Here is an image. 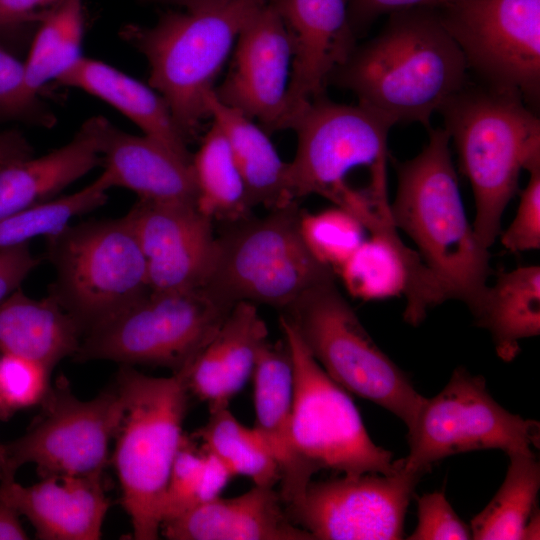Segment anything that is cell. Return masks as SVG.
<instances>
[{
  "mask_svg": "<svg viewBox=\"0 0 540 540\" xmlns=\"http://www.w3.org/2000/svg\"><path fill=\"white\" fill-rule=\"evenodd\" d=\"M468 66L438 15L393 13L373 39L356 45L329 83L399 122L431 128L435 112L467 85Z\"/></svg>",
  "mask_w": 540,
  "mask_h": 540,
  "instance_id": "cell-1",
  "label": "cell"
},
{
  "mask_svg": "<svg viewBox=\"0 0 540 540\" xmlns=\"http://www.w3.org/2000/svg\"><path fill=\"white\" fill-rule=\"evenodd\" d=\"M428 132V143L418 155L395 163L391 218L416 245L441 302L458 300L472 312L492 273L490 253L467 218L447 131Z\"/></svg>",
  "mask_w": 540,
  "mask_h": 540,
  "instance_id": "cell-2",
  "label": "cell"
},
{
  "mask_svg": "<svg viewBox=\"0 0 540 540\" xmlns=\"http://www.w3.org/2000/svg\"><path fill=\"white\" fill-rule=\"evenodd\" d=\"M439 112L471 185L473 229L489 249L502 231L507 205L519 191L521 171L540 167V120L521 95L489 85H466Z\"/></svg>",
  "mask_w": 540,
  "mask_h": 540,
  "instance_id": "cell-3",
  "label": "cell"
},
{
  "mask_svg": "<svg viewBox=\"0 0 540 540\" xmlns=\"http://www.w3.org/2000/svg\"><path fill=\"white\" fill-rule=\"evenodd\" d=\"M271 0H225L168 12L150 27L129 25L123 39L148 61L149 85L167 103L187 141L209 117L206 97L247 22Z\"/></svg>",
  "mask_w": 540,
  "mask_h": 540,
  "instance_id": "cell-4",
  "label": "cell"
},
{
  "mask_svg": "<svg viewBox=\"0 0 540 540\" xmlns=\"http://www.w3.org/2000/svg\"><path fill=\"white\" fill-rule=\"evenodd\" d=\"M189 368L154 377L123 365L116 378L125 409L113 463L136 540H156L161 532L164 493L184 436Z\"/></svg>",
  "mask_w": 540,
  "mask_h": 540,
  "instance_id": "cell-5",
  "label": "cell"
},
{
  "mask_svg": "<svg viewBox=\"0 0 540 540\" xmlns=\"http://www.w3.org/2000/svg\"><path fill=\"white\" fill-rule=\"evenodd\" d=\"M395 122L362 104L333 102L324 95L313 99L294 117L297 151L288 163V190L292 201L320 195L352 215L370 213L366 199L349 182L363 169L387 181L388 135Z\"/></svg>",
  "mask_w": 540,
  "mask_h": 540,
  "instance_id": "cell-6",
  "label": "cell"
},
{
  "mask_svg": "<svg viewBox=\"0 0 540 540\" xmlns=\"http://www.w3.org/2000/svg\"><path fill=\"white\" fill-rule=\"evenodd\" d=\"M281 316L332 380L412 426L424 397L374 342L335 277L305 291Z\"/></svg>",
  "mask_w": 540,
  "mask_h": 540,
  "instance_id": "cell-7",
  "label": "cell"
},
{
  "mask_svg": "<svg viewBox=\"0 0 540 540\" xmlns=\"http://www.w3.org/2000/svg\"><path fill=\"white\" fill-rule=\"evenodd\" d=\"M49 287L83 331L109 322L151 292L144 255L128 219L92 220L47 237Z\"/></svg>",
  "mask_w": 540,
  "mask_h": 540,
  "instance_id": "cell-8",
  "label": "cell"
},
{
  "mask_svg": "<svg viewBox=\"0 0 540 540\" xmlns=\"http://www.w3.org/2000/svg\"><path fill=\"white\" fill-rule=\"evenodd\" d=\"M296 202L263 218L231 222L216 237V252L204 287L234 305L245 301L285 309L311 287L335 277L306 246Z\"/></svg>",
  "mask_w": 540,
  "mask_h": 540,
  "instance_id": "cell-9",
  "label": "cell"
},
{
  "mask_svg": "<svg viewBox=\"0 0 540 540\" xmlns=\"http://www.w3.org/2000/svg\"><path fill=\"white\" fill-rule=\"evenodd\" d=\"M233 305L205 287L151 291L82 338L74 358L188 369Z\"/></svg>",
  "mask_w": 540,
  "mask_h": 540,
  "instance_id": "cell-10",
  "label": "cell"
},
{
  "mask_svg": "<svg viewBox=\"0 0 540 540\" xmlns=\"http://www.w3.org/2000/svg\"><path fill=\"white\" fill-rule=\"evenodd\" d=\"M293 369L292 436L300 458L316 473L391 475L403 465L376 445L349 393L309 353L293 326L280 315Z\"/></svg>",
  "mask_w": 540,
  "mask_h": 540,
  "instance_id": "cell-11",
  "label": "cell"
},
{
  "mask_svg": "<svg viewBox=\"0 0 540 540\" xmlns=\"http://www.w3.org/2000/svg\"><path fill=\"white\" fill-rule=\"evenodd\" d=\"M408 430L403 468L424 475L438 461L463 452L499 449L508 456L534 454L540 425L503 408L482 376L457 367L447 385L424 401Z\"/></svg>",
  "mask_w": 540,
  "mask_h": 540,
  "instance_id": "cell-12",
  "label": "cell"
},
{
  "mask_svg": "<svg viewBox=\"0 0 540 540\" xmlns=\"http://www.w3.org/2000/svg\"><path fill=\"white\" fill-rule=\"evenodd\" d=\"M41 404L42 412L29 430L3 444L1 478L15 477L25 464H34L42 478L103 471L125 409L117 386L81 400L67 380L59 378Z\"/></svg>",
  "mask_w": 540,
  "mask_h": 540,
  "instance_id": "cell-13",
  "label": "cell"
},
{
  "mask_svg": "<svg viewBox=\"0 0 540 540\" xmlns=\"http://www.w3.org/2000/svg\"><path fill=\"white\" fill-rule=\"evenodd\" d=\"M486 83L536 105L540 95V0H454L439 16Z\"/></svg>",
  "mask_w": 540,
  "mask_h": 540,
  "instance_id": "cell-14",
  "label": "cell"
},
{
  "mask_svg": "<svg viewBox=\"0 0 540 540\" xmlns=\"http://www.w3.org/2000/svg\"><path fill=\"white\" fill-rule=\"evenodd\" d=\"M423 475L402 467L391 475L365 473L311 481L285 506L313 540H398L414 489Z\"/></svg>",
  "mask_w": 540,
  "mask_h": 540,
  "instance_id": "cell-15",
  "label": "cell"
},
{
  "mask_svg": "<svg viewBox=\"0 0 540 540\" xmlns=\"http://www.w3.org/2000/svg\"><path fill=\"white\" fill-rule=\"evenodd\" d=\"M235 44L230 69L214 94L267 133L284 130L293 48L272 0L247 22Z\"/></svg>",
  "mask_w": 540,
  "mask_h": 540,
  "instance_id": "cell-16",
  "label": "cell"
},
{
  "mask_svg": "<svg viewBox=\"0 0 540 540\" xmlns=\"http://www.w3.org/2000/svg\"><path fill=\"white\" fill-rule=\"evenodd\" d=\"M125 217L144 255L151 291L204 287L216 252L211 218L196 205L140 198Z\"/></svg>",
  "mask_w": 540,
  "mask_h": 540,
  "instance_id": "cell-17",
  "label": "cell"
},
{
  "mask_svg": "<svg viewBox=\"0 0 540 540\" xmlns=\"http://www.w3.org/2000/svg\"><path fill=\"white\" fill-rule=\"evenodd\" d=\"M292 40L285 129L356 47L347 0H272Z\"/></svg>",
  "mask_w": 540,
  "mask_h": 540,
  "instance_id": "cell-18",
  "label": "cell"
},
{
  "mask_svg": "<svg viewBox=\"0 0 540 540\" xmlns=\"http://www.w3.org/2000/svg\"><path fill=\"white\" fill-rule=\"evenodd\" d=\"M103 471L78 476H50L31 486L0 480V500L28 518L42 540H98L110 502Z\"/></svg>",
  "mask_w": 540,
  "mask_h": 540,
  "instance_id": "cell-19",
  "label": "cell"
},
{
  "mask_svg": "<svg viewBox=\"0 0 540 540\" xmlns=\"http://www.w3.org/2000/svg\"><path fill=\"white\" fill-rule=\"evenodd\" d=\"M254 429L262 437L280 471L279 494L284 506L299 500L316 472L298 455L292 436L293 369L285 341L267 340L252 373Z\"/></svg>",
  "mask_w": 540,
  "mask_h": 540,
  "instance_id": "cell-20",
  "label": "cell"
},
{
  "mask_svg": "<svg viewBox=\"0 0 540 540\" xmlns=\"http://www.w3.org/2000/svg\"><path fill=\"white\" fill-rule=\"evenodd\" d=\"M160 534L169 540H313L290 519L279 491L262 485L200 505L164 523Z\"/></svg>",
  "mask_w": 540,
  "mask_h": 540,
  "instance_id": "cell-21",
  "label": "cell"
},
{
  "mask_svg": "<svg viewBox=\"0 0 540 540\" xmlns=\"http://www.w3.org/2000/svg\"><path fill=\"white\" fill-rule=\"evenodd\" d=\"M104 171L110 189L124 187L140 199L196 205L191 162L145 135L126 133L107 120L101 138Z\"/></svg>",
  "mask_w": 540,
  "mask_h": 540,
  "instance_id": "cell-22",
  "label": "cell"
},
{
  "mask_svg": "<svg viewBox=\"0 0 540 540\" xmlns=\"http://www.w3.org/2000/svg\"><path fill=\"white\" fill-rule=\"evenodd\" d=\"M267 340V325L257 305L235 303L191 364L189 392L206 402L209 412L227 408L252 376L259 350Z\"/></svg>",
  "mask_w": 540,
  "mask_h": 540,
  "instance_id": "cell-23",
  "label": "cell"
},
{
  "mask_svg": "<svg viewBox=\"0 0 540 540\" xmlns=\"http://www.w3.org/2000/svg\"><path fill=\"white\" fill-rule=\"evenodd\" d=\"M106 122L103 116L90 117L64 146L1 166L0 219L48 201L101 164Z\"/></svg>",
  "mask_w": 540,
  "mask_h": 540,
  "instance_id": "cell-24",
  "label": "cell"
},
{
  "mask_svg": "<svg viewBox=\"0 0 540 540\" xmlns=\"http://www.w3.org/2000/svg\"><path fill=\"white\" fill-rule=\"evenodd\" d=\"M108 103L143 132L186 161H192L187 139L175 123L163 97L146 85L100 60L81 56L57 80Z\"/></svg>",
  "mask_w": 540,
  "mask_h": 540,
  "instance_id": "cell-25",
  "label": "cell"
},
{
  "mask_svg": "<svg viewBox=\"0 0 540 540\" xmlns=\"http://www.w3.org/2000/svg\"><path fill=\"white\" fill-rule=\"evenodd\" d=\"M82 338L78 323L49 294L35 300L17 289L0 302V353L34 360L51 372L76 354Z\"/></svg>",
  "mask_w": 540,
  "mask_h": 540,
  "instance_id": "cell-26",
  "label": "cell"
},
{
  "mask_svg": "<svg viewBox=\"0 0 540 540\" xmlns=\"http://www.w3.org/2000/svg\"><path fill=\"white\" fill-rule=\"evenodd\" d=\"M209 117L227 138L244 181L250 206L270 210L293 203L288 190L287 170L268 133L240 111L222 103L210 91L206 97Z\"/></svg>",
  "mask_w": 540,
  "mask_h": 540,
  "instance_id": "cell-27",
  "label": "cell"
},
{
  "mask_svg": "<svg viewBox=\"0 0 540 540\" xmlns=\"http://www.w3.org/2000/svg\"><path fill=\"white\" fill-rule=\"evenodd\" d=\"M492 338L497 355L506 362L521 351L520 342L540 334V267L501 270L471 312Z\"/></svg>",
  "mask_w": 540,
  "mask_h": 540,
  "instance_id": "cell-28",
  "label": "cell"
},
{
  "mask_svg": "<svg viewBox=\"0 0 540 540\" xmlns=\"http://www.w3.org/2000/svg\"><path fill=\"white\" fill-rule=\"evenodd\" d=\"M83 29L82 0H63L42 17L24 62V98L31 107L44 85L82 56Z\"/></svg>",
  "mask_w": 540,
  "mask_h": 540,
  "instance_id": "cell-29",
  "label": "cell"
},
{
  "mask_svg": "<svg viewBox=\"0 0 540 540\" xmlns=\"http://www.w3.org/2000/svg\"><path fill=\"white\" fill-rule=\"evenodd\" d=\"M198 210L212 220L235 222L248 217L247 190L226 136L213 122L191 161Z\"/></svg>",
  "mask_w": 540,
  "mask_h": 540,
  "instance_id": "cell-30",
  "label": "cell"
},
{
  "mask_svg": "<svg viewBox=\"0 0 540 540\" xmlns=\"http://www.w3.org/2000/svg\"><path fill=\"white\" fill-rule=\"evenodd\" d=\"M540 465L535 454L509 455L504 481L470 524L475 540H522L525 525L537 508Z\"/></svg>",
  "mask_w": 540,
  "mask_h": 540,
  "instance_id": "cell-31",
  "label": "cell"
},
{
  "mask_svg": "<svg viewBox=\"0 0 540 540\" xmlns=\"http://www.w3.org/2000/svg\"><path fill=\"white\" fill-rule=\"evenodd\" d=\"M196 435L232 476H247L254 485L279 484V467L268 446L254 427L244 426L228 407L210 411Z\"/></svg>",
  "mask_w": 540,
  "mask_h": 540,
  "instance_id": "cell-32",
  "label": "cell"
},
{
  "mask_svg": "<svg viewBox=\"0 0 540 540\" xmlns=\"http://www.w3.org/2000/svg\"><path fill=\"white\" fill-rule=\"evenodd\" d=\"M232 477L217 457L183 436L164 493L162 525L221 496Z\"/></svg>",
  "mask_w": 540,
  "mask_h": 540,
  "instance_id": "cell-33",
  "label": "cell"
},
{
  "mask_svg": "<svg viewBox=\"0 0 540 540\" xmlns=\"http://www.w3.org/2000/svg\"><path fill=\"white\" fill-rule=\"evenodd\" d=\"M109 188L99 176L83 189L48 200L0 219V249L24 243L37 236L62 231L75 216L102 206Z\"/></svg>",
  "mask_w": 540,
  "mask_h": 540,
  "instance_id": "cell-34",
  "label": "cell"
},
{
  "mask_svg": "<svg viewBox=\"0 0 540 540\" xmlns=\"http://www.w3.org/2000/svg\"><path fill=\"white\" fill-rule=\"evenodd\" d=\"M365 227L346 210L335 206L300 217L302 238L314 257L335 274L360 246Z\"/></svg>",
  "mask_w": 540,
  "mask_h": 540,
  "instance_id": "cell-35",
  "label": "cell"
},
{
  "mask_svg": "<svg viewBox=\"0 0 540 540\" xmlns=\"http://www.w3.org/2000/svg\"><path fill=\"white\" fill-rule=\"evenodd\" d=\"M50 371L42 364L14 354H0V414L41 404L50 390Z\"/></svg>",
  "mask_w": 540,
  "mask_h": 540,
  "instance_id": "cell-36",
  "label": "cell"
},
{
  "mask_svg": "<svg viewBox=\"0 0 540 540\" xmlns=\"http://www.w3.org/2000/svg\"><path fill=\"white\" fill-rule=\"evenodd\" d=\"M514 219L499 237L505 249L521 253L540 248V167L529 171Z\"/></svg>",
  "mask_w": 540,
  "mask_h": 540,
  "instance_id": "cell-37",
  "label": "cell"
},
{
  "mask_svg": "<svg viewBox=\"0 0 540 540\" xmlns=\"http://www.w3.org/2000/svg\"><path fill=\"white\" fill-rule=\"evenodd\" d=\"M418 523L410 540L471 539V530L457 515L443 492L423 494L418 499Z\"/></svg>",
  "mask_w": 540,
  "mask_h": 540,
  "instance_id": "cell-38",
  "label": "cell"
},
{
  "mask_svg": "<svg viewBox=\"0 0 540 540\" xmlns=\"http://www.w3.org/2000/svg\"><path fill=\"white\" fill-rule=\"evenodd\" d=\"M30 107L24 98V63L0 48V109L21 113Z\"/></svg>",
  "mask_w": 540,
  "mask_h": 540,
  "instance_id": "cell-39",
  "label": "cell"
},
{
  "mask_svg": "<svg viewBox=\"0 0 540 540\" xmlns=\"http://www.w3.org/2000/svg\"><path fill=\"white\" fill-rule=\"evenodd\" d=\"M37 264L28 243L0 249V302L18 289Z\"/></svg>",
  "mask_w": 540,
  "mask_h": 540,
  "instance_id": "cell-40",
  "label": "cell"
},
{
  "mask_svg": "<svg viewBox=\"0 0 540 540\" xmlns=\"http://www.w3.org/2000/svg\"><path fill=\"white\" fill-rule=\"evenodd\" d=\"M450 0H351L349 17L354 31L383 13L445 5Z\"/></svg>",
  "mask_w": 540,
  "mask_h": 540,
  "instance_id": "cell-41",
  "label": "cell"
},
{
  "mask_svg": "<svg viewBox=\"0 0 540 540\" xmlns=\"http://www.w3.org/2000/svg\"><path fill=\"white\" fill-rule=\"evenodd\" d=\"M63 0H0V26L42 17Z\"/></svg>",
  "mask_w": 540,
  "mask_h": 540,
  "instance_id": "cell-42",
  "label": "cell"
},
{
  "mask_svg": "<svg viewBox=\"0 0 540 540\" xmlns=\"http://www.w3.org/2000/svg\"><path fill=\"white\" fill-rule=\"evenodd\" d=\"M32 154L31 145L20 132L10 130L0 133V167L31 157Z\"/></svg>",
  "mask_w": 540,
  "mask_h": 540,
  "instance_id": "cell-43",
  "label": "cell"
},
{
  "mask_svg": "<svg viewBox=\"0 0 540 540\" xmlns=\"http://www.w3.org/2000/svg\"><path fill=\"white\" fill-rule=\"evenodd\" d=\"M19 515L13 507L0 500V540L28 539Z\"/></svg>",
  "mask_w": 540,
  "mask_h": 540,
  "instance_id": "cell-44",
  "label": "cell"
},
{
  "mask_svg": "<svg viewBox=\"0 0 540 540\" xmlns=\"http://www.w3.org/2000/svg\"><path fill=\"white\" fill-rule=\"evenodd\" d=\"M150 3L173 4L184 9L197 8L223 2L225 0H142Z\"/></svg>",
  "mask_w": 540,
  "mask_h": 540,
  "instance_id": "cell-45",
  "label": "cell"
},
{
  "mask_svg": "<svg viewBox=\"0 0 540 540\" xmlns=\"http://www.w3.org/2000/svg\"><path fill=\"white\" fill-rule=\"evenodd\" d=\"M540 534V513L538 507L529 517L523 532V539H539Z\"/></svg>",
  "mask_w": 540,
  "mask_h": 540,
  "instance_id": "cell-46",
  "label": "cell"
},
{
  "mask_svg": "<svg viewBox=\"0 0 540 540\" xmlns=\"http://www.w3.org/2000/svg\"><path fill=\"white\" fill-rule=\"evenodd\" d=\"M3 444L0 443V469L2 471Z\"/></svg>",
  "mask_w": 540,
  "mask_h": 540,
  "instance_id": "cell-47",
  "label": "cell"
},
{
  "mask_svg": "<svg viewBox=\"0 0 540 540\" xmlns=\"http://www.w3.org/2000/svg\"><path fill=\"white\" fill-rule=\"evenodd\" d=\"M1 477H2V471H1V469H0V480H1Z\"/></svg>",
  "mask_w": 540,
  "mask_h": 540,
  "instance_id": "cell-48",
  "label": "cell"
},
{
  "mask_svg": "<svg viewBox=\"0 0 540 540\" xmlns=\"http://www.w3.org/2000/svg\"><path fill=\"white\" fill-rule=\"evenodd\" d=\"M452 1H454V0H450V2H452Z\"/></svg>",
  "mask_w": 540,
  "mask_h": 540,
  "instance_id": "cell-49",
  "label": "cell"
}]
</instances>
